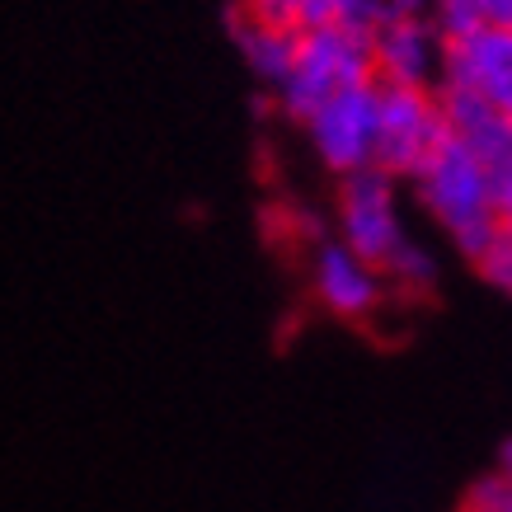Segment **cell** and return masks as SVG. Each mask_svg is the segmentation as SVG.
I'll use <instances>...</instances> for the list:
<instances>
[{"label": "cell", "mask_w": 512, "mask_h": 512, "mask_svg": "<svg viewBox=\"0 0 512 512\" xmlns=\"http://www.w3.org/2000/svg\"><path fill=\"white\" fill-rule=\"evenodd\" d=\"M498 512H512V484H508V498H503V508Z\"/></svg>", "instance_id": "e0dca14e"}, {"label": "cell", "mask_w": 512, "mask_h": 512, "mask_svg": "<svg viewBox=\"0 0 512 512\" xmlns=\"http://www.w3.org/2000/svg\"><path fill=\"white\" fill-rule=\"evenodd\" d=\"M461 512H466V508H461Z\"/></svg>", "instance_id": "ac0fdd59"}, {"label": "cell", "mask_w": 512, "mask_h": 512, "mask_svg": "<svg viewBox=\"0 0 512 512\" xmlns=\"http://www.w3.org/2000/svg\"><path fill=\"white\" fill-rule=\"evenodd\" d=\"M428 24L437 29L442 43H456V38H466V33L484 29V15L475 0H433V10H428Z\"/></svg>", "instance_id": "7c38bea8"}, {"label": "cell", "mask_w": 512, "mask_h": 512, "mask_svg": "<svg viewBox=\"0 0 512 512\" xmlns=\"http://www.w3.org/2000/svg\"><path fill=\"white\" fill-rule=\"evenodd\" d=\"M381 278H386V287H395L400 296H428L437 287V259L419 245V240L404 235V245L381 264Z\"/></svg>", "instance_id": "8fae6325"}, {"label": "cell", "mask_w": 512, "mask_h": 512, "mask_svg": "<svg viewBox=\"0 0 512 512\" xmlns=\"http://www.w3.org/2000/svg\"><path fill=\"white\" fill-rule=\"evenodd\" d=\"M498 475H503V480L512 484V437L503 442V451H498Z\"/></svg>", "instance_id": "2e32d148"}, {"label": "cell", "mask_w": 512, "mask_h": 512, "mask_svg": "<svg viewBox=\"0 0 512 512\" xmlns=\"http://www.w3.org/2000/svg\"><path fill=\"white\" fill-rule=\"evenodd\" d=\"M475 268H480L484 278L494 282L498 292H508V296H512V240H508V235H498L494 249H489V254H484V259H480Z\"/></svg>", "instance_id": "4fadbf2b"}, {"label": "cell", "mask_w": 512, "mask_h": 512, "mask_svg": "<svg viewBox=\"0 0 512 512\" xmlns=\"http://www.w3.org/2000/svg\"><path fill=\"white\" fill-rule=\"evenodd\" d=\"M400 15H423V10H433V0H390Z\"/></svg>", "instance_id": "9a60e30c"}, {"label": "cell", "mask_w": 512, "mask_h": 512, "mask_svg": "<svg viewBox=\"0 0 512 512\" xmlns=\"http://www.w3.org/2000/svg\"><path fill=\"white\" fill-rule=\"evenodd\" d=\"M315 156L325 160L329 170L339 174H357L372 170L376 156V80L339 90L334 99H325L320 109L306 118Z\"/></svg>", "instance_id": "5b68a950"}, {"label": "cell", "mask_w": 512, "mask_h": 512, "mask_svg": "<svg viewBox=\"0 0 512 512\" xmlns=\"http://www.w3.org/2000/svg\"><path fill=\"white\" fill-rule=\"evenodd\" d=\"M235 43H240V52H245L249 71L264 80V85H273L278 90L282 80H287V71H292L296 62V43H301V29H287V24H264V19H249L235 10Z\"/></svg>", "instance_id": "30bf717a"}, {"label": "cell", "mask_w": 512, "mask_h": 512, "mask_svg": "<svg viewBox=\"0 0 512 512\" xmlns=\"http://www.w3.org/2000/svg\"><path fill=\"white\" fill-rule=\"evenodd\" d=\"M480 5L484 24H494V29H512V0H475Z\"/></svg>", "instance_id": "5bb4252c"}, {"label": "cell", "mask_w": 512, "mask_h": 512, "mask_svg": "<svg viewBox=\"0 0 512 512\" xmlns=\"http://www.w3.org/2000/svg\"><path fill=\"white\" fill-rule=\"evenodd\" d=\"M376 80V62H372V38L353 29H301L296 43V62L287 71V80L278 85L282 109L292 113L296 123H306L325 99H334L339 90L367 85Z\"/></svg>", "instance_id": "7a4b0ae2"}, {"label": "cell", "mask_w": 512, "mask_h": 512, "mask_svg": "<svg viewBox=\"0 0 512 512\" xmlns=\"http://www.w3.org/2000/svg\"><path fill=\"white\" fill-rule=\"evenodd\" d=\"M447 118L437 94L423 85H386L376 80V156L372 165L390 179H414L419 165L447 141Z\"/></svg>", "instance_id": "3957f363"}, {"label": "cell", "mask_w": 512, "mask_h": 512, "mask_svg": "<svg viewBox=\"0 0 512 512\" xmlns=\"http://www.w3.org/2000/svg\"><path fill=\"white\" fill-rule=\"evenodd\" d=\"M414 184H419L423 207L451 231L456 249L466 254L470 264H480L484 254L494 249V240L503 235L498 231V212H494L498 174L489 170L470 146L447 137L433 156L419 165Z\"/></svg>", "instance_id": "6da1fadb"}, {"label": "cell", "mask_w": 512, "mask_h": 512, "mask_svg": "<svg viewBox=\"0 0 512 512\" xmlns=\"http://www.w3.org/2000/svg\"><path fill=\"white\" fill-rule=\"evenodd\" d=\"M372 62L386 85L433 90V76H442V38L423 15H390L372 33Z\"/></svg>", "instance_id": "ba28073f"}, {"label": "cell", "mask_w": 512, "mask_h": 512, "mask_svg": "<svg viewBox=\"0 0 512 512\" xmlns=\"http://www.w3.org/2000/svg\"><path fill=\"white\" fill-rule=\"evenodd\" d=\"M311 287L315 301L334 311L339 320H367L376 315V306L386 301V278L381 268H372L367 259H357L343 240H320L311 259Z\"/></svg>", "instance_id": "52a82bcc"}, {"label": "cell", "mask_w": 512, "mask_h": 512, "mask_svg": "<svg viewBox=\"0 0 512 512\" xmlns=\"http://www.w3.org/2000/svg\"><path fill=\"white\" fill-rule=\"evenodd\" d=\"M339 240L353 249L357 259L381 268L404 245L400 207H395V179L372 170L343 174L339 184Z\"/></svg>", "instance_id": "277c9868"}, {"label": "cell", "mask_w": 512, "mask_h": 512, "mask_svg": "<svg viewBox=\"0 0 512 512\" xmlns=\"http://www.w3.org/2000/svg\"><path fill=\"white\" fill-rule=\"evenodd\" d=\"M442 85H461L512 118V29L484 24L456 43H442Z\"/></svg>", "instance_id": "8992f818"}, {"label": "cell", "mask_w": 512, "mask_h": 512, "mask_svg": "<svg viewBox=\"0 0 512 512\" xmlns=\"http://www.w3.org/2000/svg\"><path fill=\"white\" fill-rule=\"evenodd\" d=\"M437 109L447 118V132L461 146H470L475 156L489 165L494 174H503L512 165V118L494 104H484L480 94L461 90V85H437Z\"/></svg>", "instance_id": "9c48e42d"}]
</instances>
